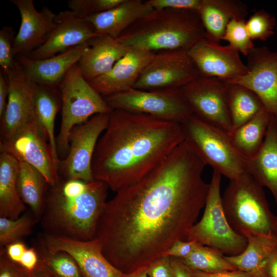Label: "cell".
Here are the masks:
<instances>
[{"instance_id":"cell-1","label":"cell","mask_w":277,"mask_h":277,"mask_svg":"<svg viewBox=\"0 0 277 277\" xmlns=\"http://www.w3.org/2000/svg\"><path fill=\"white\" fill-rule=\"evenodd\" d=\"M206 165L183 141L156 168L107 201L94 239L125 274L146 269L188 233L209 189Z\"/></svg>"},{"instance_id":"cell-2","label":"cell","mask_w":277,"mask_h":277,"mask_svg":"<svg viewBox=\"0 0 277 277\" xmlns=\"http://www.w3.org/2000/svg\"><path fill=\"white\" fill-rule=\"evenodd\" d=\"M183 141L180 123L112 110L92 157L93 179L116 192L143 178Z\"/></svg>"},{"instance_id":"cell-3","label":"cell","mask_w":277,"mask_h":277,"mask_svg":"<svg viewBox=\"0 0 277 277\" xmlns=\"http://www.w3.org/2000/svg\"><path fill=\"white\" fill-rule=\"evenodd\" d=\"M109 187L97 180H60L47 192L42 225L48 235L94 239Z\"/></svg>"},{"instance_id":"cell-4","label":"cell","mask_w":277,"mask_h":277,"mask_svg":"<svg viewBox=\"0 0 277 277\" xmlns=\"http://www.w3.org/2000/svg\"><path fill=\"white\" fill-rule=\"evenodd\" d=\"M205 32L198 12L153 9L126 29L117 38L128 49L150 52L188 51Z\"/></svg>"},{"instance_id":"cell-5","label":"cell","mask_w":277,"mask_h":277,"mask_svg":"<svg viewBox=\"0 0 277 277\" xmlns=\"http://www.w3.org/2000/svg\"><path fill=\"white\" fill-rule=\"evenodd\" d=\"M222 199L228 222L237 232L277 239V215L269 208L263 187L248 172L230 180Z\"/></svg>"},{"instance_id":"cell-6","label":"cell","mask_w":277,"mask_h":277,"mask_svg":"<svg viewBox=\"0 0 277 277\" xmlns=\"http://www.w3.org/2000/svg\"><path fill=\"white\" fill-rule=\"evenodd\" d=\"M184 141L214 171L232 180L246 170V160L236 151L229 133L191 114L180 123Z\"/></svg>"},{"instance_id":"cell-7","label":"cell","mask_w":277,"mask_h":277,"mask_svg":"<svg viewBox=\"0 0 277 277\" xmlns=\"http://www.w3.org/2000/svg\"><path fill=\"white\" fill-rule=\"evenodd\" d=\"M58 87L61 96L62 120L56 145L57 152L66 156L72 128L97 114L110 113L112 109L85 79L77 64L68 70Z\"/></svg>"},{"instance_id":"cell-8","label":"cell","mask_w":277,"mask_h":277,"mask_svg":"<svg viewBox=\"0 0 277 277\" xmlns=\"http://www.w3.org/2000/svg\"><path fill=\"white\" fill-rule=\"evenodd\" d=\"M221 177L213 171L203 215L190 229L186 240L212 248L224 255H236L245 250L247 240L233 229L225 214L221 194Z\"/></svg>"},{"instance_id":"cell-9","label":"cell","mask_w":277,"mask_h":277,"mask_svg":"<svg viewBox=\"0 0 277 277\" xmlns=\"http://www.w3.org/2000/svg\"><path fill=\"white\" fill-rule=\"evenodd\" d=\"M103 97L112 110L147 114L180 124L193 114L180 89L132 88Z\"/></svg>"},{"instance_id":"cell-10","label":"cell","mask_w":277,"mask_h":277,"mask_svg":"<svg viewBox=\"0 0 277 277\" xmlns=\"http://www.w3.org/2000/svg\"><path fill=\"white\" fill-rule=\"evenodd\" d=\"M46 134L37 118L24 125L10 137L1 141V152L7 153L18 161L26 162L44 176L50 186L60 180L59 167L55 163Z\"/></svg>"},{"instance_id":"cell-11","label":"cell","mask_w":277,"mask_h":277,"mask_svg":"<svg viewBox=\"0 0 277 277\" xmlns=\"http://www.w3.org/2000/svg\"><path fill=\"white\" fill-rule=\"evenodd\" d=\"M180 89L194 115L228 133L231 132L226 81L199 76Z\"/></svg>"},{"instance_id":"cell-12","label":"cell","mask_w":277,"mask_h":277,"mask_svg":"<svg viewBox=\"0 0 277 277\" xmlns=\"http://www.w3.org/2000/svg\"><path fill=\"white\" fill-rule=\"evenodd\" d=\"M110 113L94 115L71 130L68 154L59 166L66 179L87 182L94 180L91 170L92 157L97 143L108 125Z\"/></svg>"},{"instance_id":"cell-13","label":"cell","mask_w":277,"mask_h":277,"mask_svg":"<svg viewBox=\"0 0 277 277\" xmlns=\"http://www.w3.org/2000/svg\"><path fill=\"white\" fill-rule=\"evenodd\" d=\"M199 76L187 51H163L155 53L133 88L145 90L180 89Z\"/></svg>"},{"instance_id":"cell-14","label":"cell","mask_w":277,"mask_h":277,"mask_svg":"<svg viewBox=\"0 0 277 277\" xmlns=\"http://www.w3.org/2000/svg\"><path fill=\"white\" fill-rule=\"evenodd\" d=\"M247 56V72L226 82L251 90L277 118V52L265 46L254 47Z\"/></svg>"},{"instance_id":"cell-15","label":"cell","mask_w":277,"mask_h":277,"mask_svg":"<svg viewBox=\"0 0 277 277\" xmlns=\"http://www.w3.org/2000/svg\"><path fill=\"white\" fill-rule=\"evenodd\" d=\"M43 247L51 253L64 251L76 262L83 277H127L105 258L98 241H79L45 234Z\"/></svg>"},{"instance_id":"cell-16","label":"cell","mask_w":277,"mask_h":277,"mask_svg":"<svg viewBox=\"0 0 277 277\" xmlns=\"http://www.w3.org/2000/svg\"><path fill=\"white\" fill-rule=\"evenodd\" d=\"M187 52L201 76L229 81L247 72L240 52L229 45H221L204 38Z\"/></svg>"},{"instance_id":"cell-17","label":"cell","mask_w":277,"mask_h":277,"mask_svg":"<svg viewBox=\"0 0 277 277\" xmlns=\"http://www.w3.org/2000/svg\"><path fill=\"white\" fill-rule=\"evenodd\" d=\"M5 73L8 78L9 90L6 109L1 118V141L10 137L24 125L37 118L34 84L27 78L17 61L13 69Z\"/></svg>"},{"instance_id":"cell-18","label":"cell","mask_w":277,"mask_h":277,"mask_svg":"<svg viewBox=\"0 0 277 277\" xmlns=\"http://www.w3.org/2000/svg\"><path fill=\"white\" fill-rule=\"evenodd\" d=\"M55 21V26L45 42L25 56L33 60L47 58L87 43L100 35L89 22L70 10L60 12Z\"/></svg>"},{"instance_id":"cell-19","label":"cell","mask_w":277,"mask_h":277,"mask_svg":"<svg viewBox=\"0 0 277 277\" xmlns=\"http://www.w3.org/2000/svg\"><path fill=\"white\" fill-rule=\"evenodd\" d=\"M10 2L17 8L21 17L13 53L14 57L26 55L45 42L55 26L56 14L47 7L37 11L32 0H10Z\"/></svg>"},{"instance_id":"cell-20","label":"cell","mask_w":277,"mask_h":277,"mask_svg":"<svg viewBox=\"0 0 277 277\" xmlns=\"http://www.w3.org/2000/svg\"><path fill=\"white\" fill-rule=\"evenodd\" d=\"M88 46V43L83 44L45 59L33 60L25 55H18L16 60L30 82L58 87L68 70L78 63Z\"/></svg>"},{"instance_id":"cell-21","label":"cell","mask_w":277,"mask_h":277,"mask_svg":"<svg viewBox=\"0 0 277 277\" xmlns=\"http://www.w3.org/2000/svg\"><path fill=\"white\" fill-rule=\"evenodd\" d=\"M154 54V52L130 49L110 71L88 81L103 96L126 91L134 87Z\"/></svg>"},{"instance_id":"cell-22","label":"cell","mask_w":277,"mask_h":277,"mask_svg":"<svg viewBox=\"0 0 277 277\" xmlns=\"http://www.w3.org/2000/svg\"><path fill=\"white\" fill-rule=\"evenodd\" d=\"M77 66L87 81L104 75L129 51L117 38L100 35L90 39Z\"/></svg>"},{"instance_id":"cell-23","label":"cell","mask_w":277,"mask_h":277,"mask_svg":"<svg viewBox=\"0 0 277 277\" xmlns=\"http://www.w3.org/2000/svg\"><path fill=\"white\" fill-rule=\"evenodd\" d=\"M153 10L146 1L124 0L112 9L85 19L92 25L98 34L117 38L129 27Z\"/></svg>"},{"instance_id":"cell-24","label":"cell","mask_w":277,"mask_h":277,"mask_svg":"<svg viewBox=\"0 0 277 277\" xmlns=\"http://www.w3.org/2000/svg\"><path fill=\"white\" fill-rule=\"evenodd\" d=\"M246 160V170L272 193L277 204V118L272 115L261 148Z\"/></svg>"},{"instance_id":"cell-25","label":"cell","mask_w":277,"mask_h":277,"mask_svg":"<svg viewBox=\"0 0 277 277\" xmlns=\"http://www.w3.org/2000/svg\"><path fill=\"white\" fill-rule=\"evenodd\" d=\"M197 12L205 38L219 43L229 22L233 19H245L247 8L245 4L238 0H202Z\"/></svg>"},{"instance_id":"cell-26","label":"cell","mask_w":277,"mask_h":277,"mask_svg":"<svg viewBox=\"0 0 277 277\" xmlns=\"http://www.w3.org/2000/svg\"><path fill=\"white\" fill-rule=\"evenodd\" d=\"M19 162L11 155H0V217L16 219L25 208L19 194L17 179Z\"/></svg>"},{"instance_id":"cell-27","label":"cell","mask_w":277,"mask_h":277,"mask_svg":"<svg viewBox=\"0 0 277 277\" xmlns=\"http://www.w3.org/2000/svg\"><path fill=\"white\" fill-rule=\"evenodd\" d=\"M247 245L236 255H224L225 260L237 270L251 273L256 277H267L264 265L268 256L277 248V239L262 235L246 236Z\"/></svg>"},{"instance_id":"cell-28","label":"cell","mask_w":277,"mask_h":277,"mask_svg":"<svg viewBox=\"0 0 277 277\" xmlns=\"http://www.w3.org/2000/svg\"><path fill=\"white\" fill-rule=\"evenodd\" d=\"M272 114L265 108L229 133L232 143L245 160L254 156L261 148Z\"/></svg>"},{"instance_id":"cell-29","label":"cell","mask_w":277,"mask_h":277,"mask_svg":"<svg viewBox=\"0 0 277 277\" xmlns=\"http://www.w3.org/2000/svg\"><path fill=\"white\" fill-rule=\"evenodd\" d=\"M57 88L58 87L34 84V105L36 116L46 134L53 160L59 167L61 162L54 133L55 120L60 107Z\"/></svg>"},{"instance_id":"cell-30","label":"cell","mask_w":277,"mask_h":277,"mask_svg":"<svg viewBox=\"0 0 277 277\" xmlns=\"http://www.w3.org/2000/svg\"><path fill=\"white\" fill-rule=\"evenodd\" d=\"M18 162L17 186L19 194L35 217L39 219L44 212L49 184L42 174L34 167L26 162Z\"/></svg>"},{"instance_id":"cell-31","label":"cell","mask_w":277,"mask_h":277,"mask_svg":"<svg viewBox=\"0 0 277 277\" xmlns=\"http://www.w3.org/2000/svg\"><path fill=\"white\" fill-rule=\"evenodd\" d=\"M227 83L228 104L232 131L252 118L264 107L259 97L250 89L237 84Z\"/></svg>"},{"instance_id":"cell-32","label":"cell","mask_w":277,"mask_h":277,"mask_svg":"<svg viewBox=\"0 0 277 277\" xmlns=\"http://www.w3.org/2000/svg\"><path fill=\"white\" fill-rule=\"evenodd\" d=\"M181 260L189 269L206 273L237 270L219 251L197 242L191 253Z\"/></svg>"},{"instance_id":"cell-33","label":"cell","mask_w":277,"mask_h":277,"mask_svg":"<svg viewBox=\"0 0 277 277\" xmlns=\"http://www.w3.org/2000/svg\"><path fill=\"white\" fill-rule=\"evenodd\" d=\"M39 253L37 270L49 277H83L75 260L69 254L58 251L51 253L43 247Z\"/></svg>"},{"instance_id":"cell-34","label":"cell","mask_w":277,"mask_h":277,"mask_svg":"<svg viewBox=\"0 0 277 277\" xmlns=\"http://www.w3.org/2000/svg\"><path fill=\"white\" fill-rule=\"evenodd\" d=\"M35 223V220L27 214L16 219L0 217L1 249L7 245L21 241L29 235Z\"/></svg>"},{"instance_id":"cell-35","label":"cell","mask_w":277,"mask_h":277,"mask_svg":"<svg viewBox=\"0 0 277 277\" xmlns=\"http://www.w3.org/2000/svg\"><path fill=\"white\" fill-rule=\"evenodd\" d=\"M245 19H233L226 28L222 40L245 56L255 47L247 29Z\"/></svg>"},{"instance_id":"cell-36","label":"cell","mask_w":277,"mask_h":277,"mask_svg":"<svg viewBox=\"0 0 277 277\" xmlns=\"http://www.w3.org/2000/svg\"><path fill=\"white\" fill-rule=\"evenodd\" d=\"M276 21L275 17L263 9L255 12L246 21L248 33L254 41H266L274 33Z\"/></svg>"},{"instance_id":"cell-37","label":"cell","mask_w":277,"mask_h":277,"mask_svg":"<svg viewBox=\"0 0 277 277\" xmlns=\"http://www.w3.org/2000/svg\"><path fill=\"white\" fill-rule=\"evenodd\" d=\"M124 0H70L68 6L77 16L86 17L112 9Z\"/></svg>"},{"instance_id":"cell-38","label":"cell","mask_w":277,"mask_h":277,"mask_svg":"<svg viewBox=\"0 0 277 277\" xmlns=\"http://www.w3.org/2000/svg\"><path fill=\"white\" fill-rule=\"evenodd\" d=\"M14 38L11 27L5 26L0 30V66L4 72L13 69L16 63L13 53Z\"/></svg>"},{"instance_id":"cell-39","label":"cell","mask_w":277,"mask_h":277,"mask_svg":"<svg viewBox=\"0 0 277 277\" xmlns=\"http://www.w3.org/2000/svg\"><path fill=\"white\" fill-rule=\"evenodd\" d=\"M146 2L155 10L165 9H186L198 11L202 0H147Z\"/></svg>"},{"instance_id":"cell-40","label":"cell","mask_w":277,"mask_h":277,"mask_svg":"<svg viewBox=\"0 0 277 277\" xmlns=\"http://www.w3.org/2000/svg\"><path fill=\"white\" fill-rule=\"evenodd\" d=\"M0 253V277H28L29 273L11 261L4 248L1 249Z\"/></svg>"},{"instance_id":"cell-41","label":"cell","mask_w":277,"mask_h":277,"mask_svg":"<svg viewBox=\"0 0 277 277\" xmlns=\"http://www.w3.org/2000/svg\"><path fill=\"white\" fill-rule=\"evenodd\" d=\"M196 242L193 241L178 240L162 255L163 256L184 259L193 251Z\"/></svg>"},{"instance_id":"cell-42","label":"cell","mask_w":277,"mask_h":277,"mask_svg":"<svg viewBox=\"0 0 277 277\" xmlns=\"http://www.w3.org/2000/svg\"><path fill=\"white\" fill-rule=\"evenodd\" d=\"M149 277H173L170 258L162 256L146 269Z\"/></svg>"},{"instance_id":"cell-43","label":"cell","mask_w":277,"mask_h":277,"mask_svg":"<svg viewBox=\"0 0 277 277\" xmlns=\"http://www.w3.org/2000/svg\"><path fill=\"white\" fill-rule=\"evenodd\" d=\"M39 261V253L34 248H27L23 255L19 265L28 273L37 269Z\"/></svg>"},{"instance_id":"cell-44","label":"cell","mask_w":277,"mask_h":277,"mask_svg":"<svg viewBox=\"0 0 277 277\" xmlns=\"http://www.w3.org/2000/svg\"><path fill=\"white\" fill-rule=\"evenodd\" d=\"M4 248L8 258L19 265L23 255L27 249L22 241L9 244Z\"/></svg>"},{"instance_id":"cell-45","label":"cell","mask_w":277,"mask_h":277,"mask_svg":"<svg viewBox=\"0 0 277 277\" xmlns=\"http://www.w3.org/2000/svg\"><path fill=\"white\" fill-rule=\"evenodd\" d=\"M192 277H256L251 273L239 270L216 273H206L189 269Z\"/></svg>"},{"instance_id":"cell-46","label":"cell","mask_w":277,"mask_h":277,"mask_svg":"<svg viewBox=\"0 0 277 277\" xmlns=\"http://www.w3.org/2000/svg\"><path fill=\"white\" fill-rule=\"evenodd\" d=\"M9 90L8 78L2 70L0 72V117H2L5 112Z\"/></svg>"},{"instance_id":"cell-47","label":"cell","mask_w":277,"mask_h":277,"mask_svg":"<svg viewBox=\"0 0 277 277\" xmlns=\"http://www.w3.org/2000/svg\"><path fill=\"white\" fill-rule=\"evenodd\" d=\"M264 272L267 277H277V251L272 252L267 258L264 265Z\"/></svg>"},{"instance_id":"cell-48","label":"cell","mask_w":277,"mask_h":277,"mask_svg":"<svg viewBox=\"0 0 277 277\" xmlns=\"http://www.w3.org/2000/svg\"><path fill=\"white\" fill-rule=\"evenodd\" d=\"M173 277H192L188 268L180 259L170 258Z\"/></svg>"},{"instance_id":"cell-49","label":"cell","mask_w":277,"mask_h":277,"mask_svg":"<svg viewBox=\"0 0 277 277\" xmlns=\"http://www.w3.org/2000/svg\"><path fill=\"white\" fill-rule=\"evenodd\" d=\"M127 277H149L146 269L142 270L130 274H127Z\"/></svg>"},{"instance_id":"cell-50","label":"cell","mask_w":277,"mask_h":277,"mask_svg":"<svg viewBox=\"0 0 277 277\" xmlns=\"http://www.w3.org/2000/svg\"><path fill=\"white\" fill-rule=\"evenodd\" d=\"M28 277H49L44 272L39 270H36L35 271L29 273Z\"/></svg>"},{"instance_id":"cell-51","label":"cell","mask_w":277,"mask_h":277,"mask_svg":"<svg viewBox=\"0 0 277 277\" xmlns=\"http://www.w3.org/2000/svg\"><path fill=\"white\" fill-rule=\"evenodd\" d=\"M276 33H277V27L276 28Z\"/></svg>"},{"instance_id":"cell-52","label":"cell","mask_w":277,"mask_h":277,"mask_svg":"<svg viewBox=\"0 0 277 277\" xmlns=\"http://www.w3.org/2000/svg\"><path fill=\"white\" fill-rule=\"evenodd\" d=\"M276 251H277V248H276Z\"/></svg>"}]
</instances>
